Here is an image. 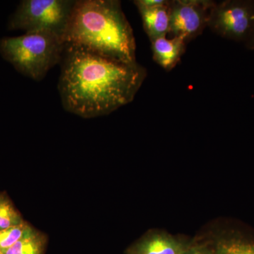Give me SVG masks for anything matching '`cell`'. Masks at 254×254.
<instances>
[{
  "instance_id": "e0dca14e",
  "label": "cell",
  "mask_w": 254,
  "mask_h": 254,
  "mask_svg": "<svg viewBox=\"0 0 254 254\" xmlns=\"http://www.w3.org/2000/svg\"><path fill=\"white\" fill-rule=\"evenodd\" d=\"M0 254H2V253H1V250H0Z\"/></svg>"
},
{
  "instance_id": "30bf717a",
  "label": "cell",
  "mask_w": 254,
  "mask_h": 254,
  "mask_svg": "<svg viewBox=\"0 0 254 254\" xmlns=\"http://www.w3.org/2000/svg\"><path fill=\"white\" fill-rule=\"evenodd\" d=\"M215 254H254V238L232 230L219 238Z\"/></svg>"
},
{
  "instance_id": "7c38bea8",
  "label": "cell",
  "mask_w": 254,
  "mask_h": 254,
  "mask_svg": "<svg viewBox=\"0 0 254 254\" xmlns=\"http://www.w3.org/2000/svg\"><path fill=\"white\" fill-rule=\"evenodd\" d=\"M31 231L32 230L23 222L19 225L0 230V250H4L9 248Z\"/></svg>"
},
{
  "instance_id": "8992f818",
  "label": "cell",
  "mask_w": 254,
  "mask_h": 254,
  "mask_svg": "<svg viewBox=\"0 0 254 254\" xmlns=\"http://www.w3.org/2000/svg\"><path fill=\"white\" fill-rule=\"evenodd\" d=\"M215 2L210 0L170 1L168 34L180 38L186 44L199 36L208 26L210 11Z\"/></svg>"
},
{
  "instance_id": "7a4b0ae2",
  "label": "cell",
  "mask_w": 254,
  "mask_h": 254,
  "mask_svg": "<svg viewBox=\"0 0 254 254\" xmlns=\"http://www.w3.org/2000/svg\"><path fill=\"white\" fill-rule=\"evenodd\" d=\"M63 41L118 61L137 63L133 30L117 0L76 1Z\"/></svg>"
},
{
  "instance_id": "2e32d148",
  "label": "cell",
  "mask_w": 254,
  "mask_h": 254,
  "mask_svg": "<svg viewBox=\"0 0 254 254\" xmlns=\"http://www.w3.org/2000/svg\"><path fill=\"white\" fill-rule=\"evenodd\" d=\"M245 43L246 48H247V49L251 50H254V29Z\"/></svg>"
},
{
  "instance_id": "ba28073f",
  "label": "cell",
  "mask_w": 254,
  "mask_h": 254,
  "mask_svg": "<svg viewBox=\"0 0 254 254\" xmlns=\"http://www.w3.org/2000/svg\"><path fill=\"white\" fill-rule=\"evenodd\" d=\"M190 245L164 233L153 234L138 242L129 254H183Z\"/></svg>"
},
{
  "instance_id": "52a82bcc",
  "label": "cell",
  "mask_w": 254,
  "mask_h": 254,
  "mask_svg": "<svg viewBox=\"0 0 254 254\" xmlns=\"http://www.w3.org/2000/svg\"><path fill=\"white\" fill-rule=\"evenodd\" d=\"M150 42L153 60L167 71H171L180 63L186 48V43L175 37H160Z\"/></svg>"
},
{
  "instance_id": "4fadbf2b",
  "label": "cell",
  "mask_w": 254,
  "mask_h": 254,
  "mask_svg": "<svg viewBox=\"0 0 254 254\" xmlns=\"http://www.w3.org/2000/svg\"><path fill=\"white\" fill-rule=\"evenodd\" d=\"M22 223L18 213L9 202L0 199V230Z\"/></svg>"
},
{
  "instance_id": "9c48e42d",
  "label": "cell",
  "mask_w": 254,
  "mask_h": 254,
  "mask_svg": "<svg viewBox=\"0 0 254 254\" xmlns=\"http://www.w3.org/2000/svg\"><path fill=\"white\" fill-rule=\"evenodd\" d=\"M143 28L150 41L167 36L170 30V1L166 4L155 7H138Z\"/></svg>"
},
{
  "instance_id": "5b68a950",
  "label": "cell",
  "mask_w": 254,
  "mask_h": 254,
  "mask_svg": "<svg viewBox=\"0 0 254 254\" xmlns=\"http://www.w3.org/2000/svg\"><path fill=\"white\" fill-rule=\"evenodd\" d=\"M208 26L222 38L245 43L254 29V1L227 0L215 2Z\"/></svg>"
},
{
  "instance_id": "9a60e30c",
  "label": "cell",
  "mask_w": 254,
  "mask_h": 254,
  "mask_svg": "<svg viewBox=\"0 0 254 254\" xmlns=\"http://www.w3.org/2000/svg\"><path fill=\"white\" fill-rule=\"evenodd\" d=\"M183 254H215L214 251L204 246H190Z\"/></svg>"
},
{
  "instance_id": "6da1fadb",
  "label": "cell",
  "mask_w": 254,
  "mask_h": 254,
  "mask_svg": "<svg viewBox=\"0 0 254 254\" xmlns=\"http://www.w3.org/2000/svg\"><path fill=\"white\" fill-rule=\"evenodd\" d=\"M58 90L66 111L83 118L109 115L131 103L147 76L126 63L65 44Z\"/></svg>"
},
{
  "instance_id": "277c9868",
  "label": "cell",
  "mask_w": 254,
  "mask_h": 254,
  "mask_svg": "<svg viewBox=\"0 0 254 254\" xmlns=\"http://www.w3.org/2000/svg\"><path fill=\"white\" fill-rule=\"evenodd\" d=\"M75 3L72 0H23L10 16L8 29L46 32L63 41Z\"/></svg>"
},
{
  "instance_id": "3957f363",
  "label": "cell",
  "mask_w": 254,
  "mask_h": 254,
  "mask_svg": "<svg viewBox=\"0 0 254 254\" xmlns=\"http://www.w3.org/2000/svg\"><path fill=\"white\" fill-rule=\"evenodd\" d=\"M64 47L61 38L46 32L25 33L0 40L2 58L18 72L38 81L62 61Z\"/></svg>"
},
{
  "instance_id": "8fae6325",
  "label": "cell",
  "mask_w": 254,
  "mask_h": 254,
  "mask_svg": "<svg viewBox=\"0 0 254 254\" xmlns=\"http://www.w3.org/2000/svg\"><path fill=\"white\" fill-rule=\"evenodd\" d=\"M45 249L44 237L31 231L9 248L1 251L2 254H44Z\"/></svg>"
},
{
  "instance_id": "5bb4252c",
  "label": "cell",
  "mask_w": 254,
  "mask_h": 254,
  "mask_svg": "<svg viewBox=\"0 0 254 254\" xmlns=\"http://www.w3.org/2000/svg\"><path fill=\"white\" fill-rule=\"evenodd\" d=\"M168 1L167 0H136V1H133V2H134L137 8H150L166 4Z\"/></svg>"
}]
</instances>
